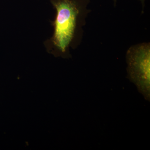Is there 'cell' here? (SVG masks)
Segmentation results:
<instances>
[{
    "instance_id": "1",
    "label": "cell",
    "mask_w": 150,
    "mask_h": 150,
    "mask_svg": "<svg viewBox=\"0 0 150 150\" xmlns=\"http://www.w3.org/2000/svg\"><path fill=\"white\" fill-rule=\"evenodd\" d=\"M56 9L52 36L44 42L46 51L55 57L71 58L70 49L80 44L86 18L91 10L87 8L89 0H51Z\"/></svg>"
},
{
    "instance_id": "2",
    "label": "cell",
    "mask_w": 150,
    "mask_h": 150,
    "mask_svg": "<svg viewBox=\"0 0 150 150\" xmlns=\"http://www.w3.org/2000/svg\"><path fill=\"white\" fill-rule=\"evenodd\" d=\"M127 78L137 87L145 99L150 101V44L131 46L126 54Z\"/></svg>"
},
{
    "instance_id": "3",
    "label": "cell",
    "mask_w": 150,
    "mask_h": 150,
    "mask_svg": "<svg viewBox=\"0 0 150 150\" xmlns=\"http://www.w3.org/2000/svg\"><path fill=\"white\" fill-rule=\"evenodd\" d=\"M139 1H140L141 3H142V8H143V10H142V12H143L144 11V8L145 0H139Z\"/></svg>"
},
{
    "instance_id": "4",
    "label": "cell",
    "mask_w": 150,
    "mask_h": 150,
    "mask_svg": "<svg viewBox=\"0 0 150 150\" xmlns=\"http://www.w3.org/2000/svg\"><path fill=\"white\" fill-rule=\"evenodd\" d=\"M113 2H114V6H116V2H117V0H113Z\"/></svg>"
}]
</instances>
